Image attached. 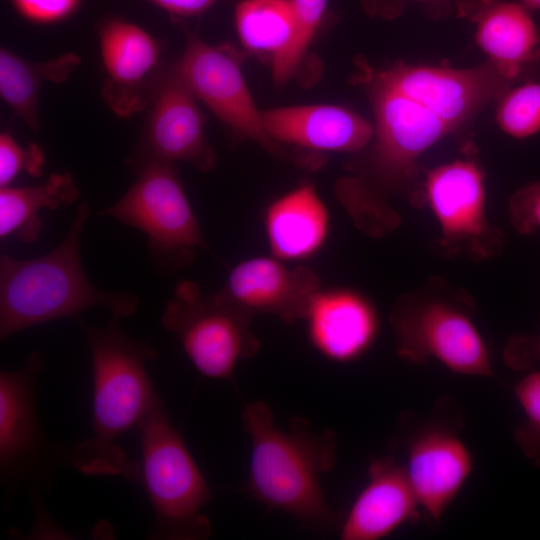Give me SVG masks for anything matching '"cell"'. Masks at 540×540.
<instances>
[{
	"mask_svg": "<svg viewBox=\"0 0 540 540\" xmlns=\"http://www.w3.org/2000/svg\"><path fill=\"white\" fill-rule=\"evenodd\" d=\"M80 191L71 173H53L39 185L0 189V238L15 235L24 242L37 240L43 209L55 210L74 203Z\"/></svg>",
	"mask_w": 540,
	"mask_h": 540,
	"instance_id": "21",
	"label": "cell"
},
{
	"mask_svg": "<svg viewBox=\"0 0 540 540\" xmlns=\"http://www.w3.org/2000/svg\"><path fill=\"white\" fill-rule=\"evenodd\" d=\"M178 74L195 97L239 134L256 141L269 153L281 146L266 133L259 111L243 77L240 58L229 45H210L189 35Z\"/></svg>",
	"mask_w": 540,
	"mask_h": 540,
	"instance_id": "10",
	"label": "cell"
},
{
	"mask_svg": "<svg viewBox=\"0 0 540 540\" xmlns=\"http://www.w3.org/2000/svg\"><path fill=\"white\" fill-rule=\"evenodd\" d=\"M320 290V278L312 269L287 266L271 255L235 265L217 293L252 316L270 314L293 324L305 319Z\"/></svg>",
	"mask_w": 540,
	"mask_h": 540,
	"instance_id": "13",
	"label": "cell"
},
{
	"mask_svg": "<svg viewBox=\"0 0 540 540\" xmlns=\"http://www.w3.org/2000/svg\"><path fill=\"white\" fill-rule=\"evenodd\" d=\"M44 359L32 352L15 370L0 372V479L11 492L26 489L36 504L60 470L71 465L70 449L52 444L37 415L38 379Z\"/></svg>",
	"mask_w": 540,
	"mask_h": 540,
	"instance_id": "6",
	"label": "cell"
},
{
	"mask_svg": "<svg viewBox=\"0 0 540 540\" xmlns=\"http://www.w3.org/2000/svg\"><path fill=\"white\" fill-rule=\"evenodd\" d=\"M373 73L384 83L413 99L442 119L453 131L493 99L512 87L497 66L488 63L456 69L397 62Z\"/></svg>",
	"mask_w": 540,
	"mask_h": 540,
	"instance_id": "11",
	"label": "cell"
},
{
	"mask_svg": "<svg viewBox=\"0 0 540 540\" xmlns=\"http://www.w3.org/2000/svg\"><path fill=\"white\" fill-rule=\"evenodd\" d=\"M369 480L341 527L342 540H378L420 520L421 506L405 467L391 457L370 462Z\"/></svg>",
	"mask_w": 540,
	"mask_h": 540,
	"instance_id": "16",
	"label": "cell"
},
{
	"mask_svg": "<svg viewBox=\"0 0 540 540\" xmlns=\"http://www.w3.org/2000/svg\"><path fill=\"white\" fill-rule=\"evenodd\" d=\"M77 320L91 352L92 434L70 449L71 465L86 475H122L133 481L138 465L117 442L138 427L159 396L146 371L157 351L126 334L117 318L111 317L105 328Z\"/></svg>",
	"mask_w": 540,
	"mask_h": 540,
	"instance_id": "1",
	"label": "cell"
},
{
	"mask_svg": "<svg viewBox=\"0 0 540 540\" xmlns=\"http://www.w3.org/2000/svg\"><path fill=\"white\" fill-rule=\"evenodd\" d=\"M267 135L316 151L357 152L374 135V127L358 113L338 105L316 104L261 111Z\"/></svg>",
	"mask_w": 540,
	"mask_h": 540,
	"instance_id": "17",
	"label": "cell"
},
{
	"mask_svg": "<svg viewBox=\"0 0 540 540\" xmlns=\"http://www.w3.org/2000/svg\"><path fill=\"white\" fill-rule=\"evenodd\" d=\"M496 121L503 132L517 139L540 131V75L511 87L502 95Z\"/></svg>",
	"mask_w": 540,
	"mask_h": 540,
	"instance_id": "24",
	"label": "cell"
},
{
	"mask_svg": "<svg viewBox=\"0 0 540 540\" xmlns=\"http://www.w3.org/2000/svg\"><path fill=\"white\" fill-rule=\"evenodd\" d=\"M407 455L404 467L421 509L438 523L472 474V453L452 428L432 424L411 438Z\"/></svg>",
	"mask_w": 540,
	"mask_h": 540,
	"instance_id": "14",
	"label": "cell"
},
{
	"mask_svg": "<svg viewBox=\"0 0 540 540\" xmlns=\"http://www.w3.org/2000/svg\"><path fill=\"white\" fill-rule=\"evenodd\" d=\"M521 3L530 11L540 9V0H521Z\"/></svg>",
	"mask_w": 540,
	"mask_h": 540,
	"instance_id": "33",
	"label": "cell"
},
{
	"mask_svg": "<svg viewBox=\"0 0 540 540\" xmlns=\"http://www.w3.org/2000/svg\"><path fill=\"white\" fill-rule=\"evenodd\" d=\"M44 155L36 144L24 148L8 133L0 135V187H7L22 171L39 176Z\"/></svg>",
	"mask_w": 540,
	"mask_h": 540,
	"instance_id": "27",
	"label": "cell"
},
{
	"mask_svg": "<svg viewBox=\"0 0 540 540\" xmlns=\"http://www.w3.org/2000/svg\"><path fill=\"white\" fill-rule=\"evenodd\" d=\"M151 97L145 139L131 164L138 172L154 162H184L201 172L212 170L216 155L205 137L203 114L175 67L156 81Z\"/></svg>",
	"mask_w": 540,
	"mask_h": 540,
	"instance_id": "12",
	"label": "cell"
},
{
	"mask_svg": "<svg viewBox=\"0 0 540 540\" xmlns=\"http://www.w3.org/2000/svg\"><path fill=\"white\" fill-rule=\"evenodd\" d=\"M25 18L37 23H52L66 18L79 0H12Z\"/></svg>",
	"mask_w": 540,
	"mask_h": 540,
	"instance_id": "31",
	"label": "cell"
},
{
	"mask_svg": "<svg viewBox=\"0 0 540 540\" xmlns=\"http://www.w3.org/2000/svg\"><path fill=\"white\" fill-rule=\"evenodd\" d=\"M242 423L251 439L249 489L254 498L314 526L335 521L320 485V476L335 463L336 437L332 431L315 433L301 418L292 419L289 432L274 423L262 401L246 405Z\"/></svg>",
	"mask_w": 540,
	"mask_h": 540,
	"instance_id": "3",
	"label": "cell"
},
{
	"mask_svg": "<svg viewBox=\"0 0 540 540\" xmlns=\"http://www.w3.org/2000/svg\"><path fill=\"white\" fill-rule=\"evenodd\" d=\"M295 14V34L288 49L272 61L277 84L288 81L298 69L323 19L328 0H290Z\"/></svg>",
	"mask_w": 540,
	"mask_h": 540,
	"instance_id": "25",
	"label": "cell"
},
{
	"mask_svg": "<svg viewBox=\"0 0 540 540\" xmlns=\"http://www.w3.org/2000/svg\"><path fill=\"white\" fill-rule=\"evenodd\" d=\"M252 318L218 293L204 295L197 283L183 280L175 285L161 321L203 376L228 379L240 360L259 349Z\"/></svg>",
	"mask_w": 540,
	"mask_h": 540,
	"instance_id": "8",
	"label": "cell"
},
{
	"mask_svg": "<svg viewBox=\"0 0 540 540\" xmlns=\"http://www.w3.org/2000/svg\"><path fill=\"white\" fill-rule=\"evenodd\" d=\"M508 215L511 225L522 235L540 230V182H531L510 198Z\"/></svg>",
	"mask_w": 540,
	"mask_h": 540,
	"instance_id": "29",
	"label": "cell"
},
{
	"mask_svg": "<svg viewBox=\"0 0 540 540\" xmlns=\"http://www.w3.org/2000/svg\"><path fill=\"white\" fill-rule=\"evenodd\" d=\"M425 199L447 256L463 254L483 261L502 252L504 237L487 219L484 175L475 162L456 160L429 170Z\"/></svg>",
	"mask_w": 540,
	"mask_h": 540,
	"instance_id": "9",
	"label": "cell"
},
{
	"mask_svg": "<svg viewBox=\"0 0 540 540\" xmlns=\"http://www.w3.org/2000/svg\"><path fill=\"white\" fill-rule=\"evenodd\" d=\"M313 346L326 358L351 362L373 344L379 321L372 303L348 289L320 290L305 316Z\"/></svg>",
	"mask_w": 540,
	"mask_h": 540,
	"instance_id": "18",
	"label": "cell"
},
{
	"mask_svg": "<svg viewBox=\"0 0 540 540\" xmlns=\"http://www.w3.org/2000/svg\"><path fill=\"white\" fill-rule=\"evenodd\" d=\"M271 255L302 260L314 255L329 232V213L314 186L302 184L274 200L264 218Z\"/></svg>",
	"mask_w": 540,
	"mask_h": 540,
	"instance_id": "20",
	"label": "cell"
},
{
	"mask_svg": "<svg viewBox=\"0 0 540 540\" xmlns=\"http://www.w3.org/2000/svg\"><path fill=\"white\" fill-rule=\"evenodd\" d=\"M505 364L514 371H525L540 362V332L512 334L503 349Z\"/></svg>",
	"mask_w": 540,
	"mask_h": 540,
	"instance_id": "30",
	"label": "cell"
},
{
	"mask_svg": "<svg viewBox=\"0 0 540 540\" xmlns=\"http://www.w3.org/2000/svg\"><path fill=\"white\" fill-rule=\"evenodd\" d=\"M235 25L250 51L270 55L271 62L290 46L295 14L290 0H243L235 10Z\"/></svg>",
	"mask_w": 540,
	"mask_h": 540,
	"instance_id": "23",
	"label": "cell"
},
{
	"mask_svg": "<svg viewBox=\"0 0 540 540\" xmlns=\"http://www.w3.org/2000/svg\"><path fill=\"white\" fill-rule=\"evenodd\" d=\"M525 419L514 430V439L525 457L540 469V371H532L513 387Z\"/></svg>",
	"mask_w": 540,
	"mask_h": 540,
	"instance_id": "26",
	"label": "cell"
},
{
	"mask_svg": "<svg viewBox=\"0 0 540 540\" xmlns=\"http://www.w3.org/2000/svg\"><path fill=\"white\" fill-rule=\"evenodd\" d=\"M141 462L137 477L153 510L150 539H206L211 533L203 513L210 489L158 396L139 423Z\"/></svg>",
	"mask_w": 540,
	"mask_h": 540,
	"instance_id": "5",
	"label": "cell"
},
{
	"mask_svg": "<svg viewBox=\"0 0 540 540\" xmlns=\"http://www.w3.org/2000/svg\"><path fill=\"white\" fill-rule=\"evenodd\" d=\"M99 38L106 72L102 96L117 115L130 116L152 96L159 45L141 27L122 20L105 23Z\"/></svg>",
	"mask_w": 540,
	"mask_h": 540,
	"instance_id": "15",
	"label": "cell"
},
{
	"mask_svg": "<svg viewBox=\"0 0 540 540\" xmlns=\"http://www.w3.org/2000/svg\"><path fill=\"white\" fill-rule=\"evenodd\" d=\"M473 315L470 296L440 278L429 279L393 305L398 356L413 364L436 360L461 375L492 376L490 353Z\"/></svg>",
	"mask_w": 540,
	"mask_h": 540,
	"instance_id": "4",
	"label": "cell"
},
{
	"mask_svg": "<svg viewBox=\"0 0 540 540\" xmlns=\"http://www.w3.org/2000/svg\"><path fill=\"white\" fill-rule=\"evenodd\" d=\"M90 206L82 201L68 233L50 252L32 259L0 256V339L24 329L102 306L111 317L133 316L140 300L97 288L81 261L80 244Z\"/></svg>",
	"mask_w": 540,
	"mask_h": 540,
	"instance_id": "2",
	"label": "cell"
},
{
	"mask_svg": "<svg viewBox=\"0 0 540 540\" xmlns=\"http://www.w3.org/2000/svg\"><path fill=\"white\" fill-rule=\"evenodd\" d=\"M466 17L477 24L478 45L513 83L540 65V28L522 3L478 0Z\"/></svg>",
	"mask_w": 540,
	"mask_h": 540,
	"instance_id": "19",
	"label": "cell"
},
{
	"mask_svg": "<svg viewBox=\"0 0 540 540\" xmlns=\"http://www.w3.org/2000/svg\"><path fill=\"white\" fill-rule=\"evenodd\" d=\"M142 231L156 271L170 275L187 266L198 249L208 250L199 222L174 165L154 162L112 206L99 212Z\"/></svg>",
	"mask_w": 540,
	"mask_h": 540,
	"instance_id": "7",
	"label": "cell"
},
{
	"mask_svg": "<svg viewBox=\"0 0 540 540\" xmlns=\"http://www.w3.org/2000/svg\"><path fill=\"white\" fill-rule=\"evenodd\" d=\"M171 14L177 16H191L199 14L218 0H150Z\"/></svg>",
	"mask_w": 540,
	"mask_h": 540,
	"instance_id": "32",
	"label": "cell"
},
{
	"mask_svg": "<svg viewBox=\"0 0 540 540\" xmlns=\"http://www.w3.org/2000/svg\"><path fill=\"white\" fill-rule=\"evenodd\" d=\"M477 0H361L364 10L373 17L395 19L402 14L408 4H419L432 17L449 15L456 7L459 15L464 13Z\"/></svg>",
	"mask_w": 540,
	"mask_h": 540,
	"instance_id": "28",
	"label": "cell"
},
{
	"mask_svg": "<svg viewBox=\"0 0 540 540\" xmlns=\"http://www.w3.org/2000/svg\"><path fill=\"white\" fill-rule=\"evenodd\" d=\"M80 63V58L73 53L45 62H31L1 49V97L31 130L38 132L37 103L42 85L47 81H65Z\"/></svg>",
	"mask_w": 540,
	"mask_h": 540,
	"instance_id": "22",
	"label": "cell"
}]
</instances>
